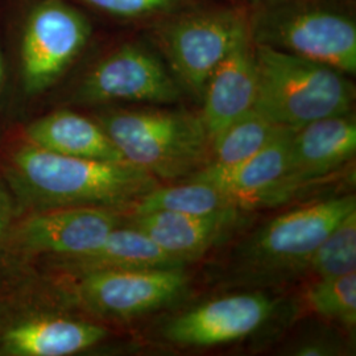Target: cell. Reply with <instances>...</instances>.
Returning <instances> with one entry per match:
<instances>
[{"label":"cell","instance_id":"e0dca14e","mask_svg":"<svg viewBox=\"0 0 356 356\" xmlns=\"http://www.w3.org/2000/svg\"><path fill=\"white\" fill-rule=\"evenodd\" d=\"M51 267L67 277L91 272L118 269H154L184 268L143 231L122 225L113 229L97 247L81 254L51 257Z\"/></svg>","mask_w":356,"mask_h":356},{"label":"cell","instance_id":"52a82bcc","mask_svg":"<svg viewBox=\"0 0 356 356\" xmlns=\"http://www.w3.org/2000/svg\"><path fill=\"white\" fill-rule=\"evenodd\" d=\"M169 64L197 97L216 66L250 38L248 19L234 10L193 13L168 24L160 33Z\"/></svg>","mask_w":356,"mask_h":356},{"label":"cell","instance_id":"ba28073f","mask_svg":"<svg viewBox=\"0 0 356 356\" xmlns=\"http://www.w3.org/2000/svg\"><path fill=\"white\" fill-rule=\"evenodd\" d=\"M89 20L61 0L38 4L26 20L22 40V70L28 92L51 86L85 48Z\"/></svg>","mask_w":356,"mask_h":356},{"label":"cell","instance_id":"9c48e42d","mask_svg":"<svg viewBox=\"0 0 356 356\" xmlns=\"http://www.w3.org/2000/svg\"><path fill=\"white\" fill-rule=\"evenodd\" d=\"M179 97L163 63L140 45H124L95 65L76 91L88 104L114 102L170 104Z\"/></svg>","mask_w":356,"mask_h":356},{"label":"cell","instance_id":"30bf717a","mask_svg":"<svg viewBox=\"0 0 356 356\" xmlns=\"http://www.w3.org/2000/svg\"><path fill=\"white\" fill-rule=\"evenodd\" d=\"M122 225V213L101 207H57L31 211L10 231L17 254L63 257L97 247Z\"/></svg>","mask_w":356,"mask_h":356},{"label":"cell","instance_id":"277c9868","mask_svg":"<svg viewBox=\"0 0 356 356\" xmlns=\"http://www.w3.org/2000/svg\"><path fill=\"white\" fill-rule=\"evenodd\" d=\"M248 28L254 45L355 74L356 24L346 13L306 0H268L254 10Z\"/></svg>","mask_w":356,"mask_h":356},{"label":"cell","instance_id":"ffe728a7","mask_svg":"<svg viewBox=\"0 0 356 356\" xmlns=\"http://www.w3.org/2000/svg\"><path fill=\"white\" fill-rule=\"evenodd\" d=\"M281 128L252 108L213 139L207 165L229 166L242 163L273 140Z\"/></svg>","mask_w":356,"mask_h":356},{"label":"cell","instance_id":"5b68a950","mask_svg":"<svg viewBox=\"0 0 356 356\" xmlns=\"http://www.w3.org/2000/svg\"><path fill=\"white\" fill-rule=\"evenodd\" d=\"M356 210L355 195L300 206L273 218L243 244L236 267L244 279L267 281L306 272L319 244Z\"/></svg>","mask_w":356,"mask_h":356},{"label":"cell","instance_id":"7a4b0ae2","mask_svg":"<svg viewBox=\"0 0 356 356\" xmlns=\"http://www.w3.org/2000/svg\"><path fill=\"white\" fill-rule=\"evenodd\" d=\"M254 110L281 127L348 114L354 88L342 72L267 45H254Z\"/></svg>","mask_w":356,"mask_h":356},{"label":"cell","instance_id":"d4e9b609","mask_svg":"<svg viewBox=\"0 0 356 356\" xmlns=\"http://www.w3.org/2000/svg\"><path fill=\"white\" fill-rule=\"evenodd\" d=\"M3 81V60H1V53H0V85Z\"/></svg>","mask_w":356,"mask_h":356},{"label":"cell","instance_id":"44dd1931","mask_svg":"<svg viewBox=\"0 0 356 356\" xmlns=\"http://www.w3.org/2000/svg\"><path fill=\"white\" fill-rule=\"evenodd\" d=\"M306 272L331 279L356 272V210L334 227L312 254Z\"/></svg>","mask_w":356,"mask_h":356},{"label":"cell","instance_id":"3957f363","mask_svg":"<svg viewBox=\"0 0 356 356\" xmlns=\"http://www.w3.org/2000/svg\"><path fill=\"white\" fill-rule=\"evenodd\" d=\"M124 160L157 181L189 177L210 161L211 141L200 115L115 110L97 118Z\"/></svg>","mask_w":356,"mask_h":356},{"label":"cell","instance_id":"7c38bea8","mask_svg":"<svg viewBox=\"0 0 356 356\" xmlns=\"http://www.w3.org/2000/svg\"><path fill=\"white\" fill-rule=\"evenodd\" d=\"M294 131L281 128L279 135L261 151L239 164L206 165L185 179L216 186L231 195L241 210L279 202L285 198L284 184Z\"/></svg>","mask_w":356,"mask_h":356},{"label":"cell","instance_id":"ac0fdd59","mask_svg":"<svg viewBox=\"0 0 356 356\" xmlns=\"http://www.w3.org/2000/svg\"><path fill=\"white\" fill-rule=\"evenodd\" d=\"M26 143L70 157L126 161L97 120L70 110H58L26 128Z\"/></svg>","mask_w":356,"mask_h":356},{"label":"cell","instance_id":"d6986e66","mask_svg":"<svg viewBox=\"0 0 356 356\" xmlns=\"http://www.w3.org/2000/svg\"><path fill=\"white\" fill-rule=\"evenodd\" d=\"M231 210L241 209L227 193L210 184L184 179L179 185L156 186L141 198L132 209L131 214L169 211L178 214L210 216Z\"/></svg>","mask_w":356,"mask_h":356},{"label":"cell","instance_id":"8fae6325","mask_svg":"<svg viewBox=\"0 0 356 356\" xmlns=\"http://www.w3.org/2000/svg\"><path fill=\"white\" fill-rule=\"evenodd\" d=\"M273 310L275 302L261 293L226 296L175 317L164 327V337L191 347L229 343L261 327Z\"/></svg>","mask_w":356,"mask_h":356},{"label":"cell","instance_id":"603a6c76","mask_svg":"<svg viewBox=\"0 0 356 356\" xmlns=\"http://www.w3.org/2000/svg\"><path fill=\"white\" fill-rule=\"evenodd\" d=\"M92 8L120 17H141L161 13L178 0H81Z\"/></svg>","mask_w":356,"mask_h":356},{"label":"cell","instance_id":"6da1fadb","mask_svg":"<svg viewBox=\"0 0 356 356\" xmlns=\"http://www.w3.org/2000/svg\"><path fill=\"white\" fill-rule=\"evenodd\" d=\"M6 176L31 211L57 207H101L131 213L156 178L128 161H102L49 152L29 143L13 151Z\"/></svg>","mask_w":356,"mask_h":356},{"label":"cell","instance_id":"cb8c5ba5","mask_svg":"<svg viewBox=\"0 0 356 356\" xmlns=\"http://www.w3.org/2000/svg\"><path fill=\"white\" fill-rule=\"evenodd\" d=\"M11 201L8 195L0 189V251L7 244L11 231Z\"/></svg>","mask_w":356,"mask_h":356},{"label":"cell","instance_id":"8992f818","mask_svg":"<svg viewBox=\"0 0 356 356\" xmlns=\"http://www.w3.org/2000/svg\"><path fill=\"white\" fill-rule=\"evenodd\" d=\"M182 268L118 269L72 277L70 296L94 316L128 319L156 312L188 289Z\"/></svg>","mask_w":356,"mask_h":356},{"label":"cell","instance_id":"2e32d148","mask_svg":"<svg viewBox=\"0 0 356 356\" xmlns=\"http://www.w3.org/2000/svg\"><path fill=\"white\" fill-rule=\"evenodd\" d=\"M107 329L101 325L58 317L33 316L0 334V354L10 356H67L101 343Z\"/></svg>","mask_w":356,"mask_h":356},{"label":"cell","instance_id":"9a60e30c","mask_svg":"<svg viewBox=\"0 0 356 356\" xmlns=\"http://www.w3.org/2000/svg\"><path fill=\"white\" fill-rule=\"evenodd\" d=\"M257 76L251 38L216 66L204 91L201 120L210 141L254 107Z\"/></svg>","mask_w":356,"mask_h":356},{"label":"cell","instance_id":"4fadbf2b","mask_svg":"<svg viewBox=\"0 0 356 356\" xmlns=\"http://www.w3.org/2000/svg\"><path fill=\"white\" fill-rule=\"evenodd\" d=\"M355 152V119L350 113L323 118L296 129L284 184L285 198L298 186L329 176Z\"/></svg>","mask_w":356,"mask_h":356},{"label":"cell","instance_id":"5bb4252c","mask_svg":"<svg viewBox=\"0 0 356 356\" xmlns=\"http://www.w3.org/2000/svg\"><path fill=\"white\" fill-rule=\"evenodd\" d=\"M241 218V210L210 216L152 211L132 214L129 225L143 231L166 254L186 266L225 239Z\"/></svg>","mask_w":356,"mask_h":356},{"label":"cell","instance_id":"7402d4cb","mask_svg":"<svg viewBox=\"0 0 356 356\" xmlns=\"http://www.w3.org/2000/svg\"><path fill=\"white\" fill-rule=\"evenodd\" d=\"M306 300L313 312L329 319H335L347 327L356 323V272L317 279L310 285Z\"/></svg>","mask_w":356,"mask_h":356}]
</instances>
